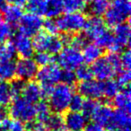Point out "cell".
<instances>
[{"instance_id": "1", "label": "cell", "mask_w": 131, "mask_h": 131, "mask_svg": "<svg viewBox=\"0 0 131 131\" xmlns=\"http://www.w3.org/2000/svg\"><path fill=\"white\" fill-rule=\"evenodd\" d=\"M119 70H121L120 56L116 52H110L106 56L101 57L91 67L93 77L101 82L112 79Z\"/></svg>"}, {"instance_id": "2", "label": "cell", "mask_w": 131, "mask_h": 131, "mask_svg": "<svg viewBox=\"0 0 131 131\" xmlns=\"http://www.w3.org/2000/svg\"><path fill=\"white\" fill-rule=\"evenodd\" d=\"M75 90L73 85L58 83L51 88L48 95V104L51 111L56 113H64L69 110V104Z\"/></svg>"}, {"instance_id": "3", "label": "cell", "mask_w": 131, "mask_h": 131, "mask_svg": "<svg viewBox=\"0 0 131 131\" xmlns=\"http://www.w3.org/2000/svg\"><path fill=\"white\" fill-rule=\"evenodd\" d=\"M131 12L130 0H113L104 14V23L107 26L114 27L128 22Z\"/></svg>"}, {"instance_id": "4", "label": "cell", "mask_w": 131, "mask_h": 131, "mask_svg": "<svg viewBox=\"0 0 131 131\" xmlns=\"http://www.w3.org/2000/svg\"><path fill=\"white\" fill-rule=\"evenodd\" d=\"M62 68L56 63L40 67L37 72L36 78L41 86L43 98H47L51 88L60 83Z\"/></svg>"}, {"instance_id": "5", "label": "cell", "mask_w": 131, "mask_h": 131, "mask_svg": "<svg viewBox=\"0 0 131 131\" xmlns=\"http://www.w3.org/2000/svg\"><path fill=\"white\" fill-rule=\"evenodd\" d=\"M56 19L58 32L63 34H75L84 30L86 23V16L82 12L62 14Z\"/></svg>"}, {"instance_id": "6", "label": "cell", "mask_w": 131, "mask_h": 131, "mask_svg": "<svg viewBox=\"0 0 131 131\" xmlns=\"http://www.w3.org/2000/svg\"><path fill=\"white\" fill-rule=\"evenodd\" d=\"M33 37V48L37 52H47L55 56L65 47L62 37L58 36L57 34H49L46 31H40Z\"/></svg>"}, {"instance_id": "7", "label": "cell", "mask_w": 131, "mask_h": 131, "mask_svg": "<svg viewBox=\"0 0 131 131\" xmlns=\"http://www.w3.org/2000/svg\"><path fill=\"white\" fill-rule=\"evenodd\" d=\"M8 112L13 119L20 120L24 123L31 122L36 118L35 103L25 100L22 96L14 98L9 105Z\"/></svg>"}, {"instance_id": "8", "label": "cell", "mask_w": 131, "mask_h": 131, "mask_svg": "<svg viewBox=\"0 0 131 131\" xmlns=\"http://www.w3.org/2000/svg\"><path fill=\"white\" fill-rule=\"evenodd\" d=\"M58 65L62 69L73 70L82 66L84 62L82 51L72 46H65L58 54Z\"/></svg>"}, {"instance_id": "9", "label": "cell", "mask_w": 131, "mask_h": 131, "mask_svg": "<svg viewBox=\"0 0 131 131\" xmlns=\"http://www.w3.org/2000/svg\"><path fill=\"white\" fill-rule=\"evenodd\" d=\"M43 22L44 20L41 16L31 13L24 14L19 24H17L18 31L22 34L31 38L41 31V29L43 28Z\"/></svg>"}, {"instance_id": "10", "label": "cell", "mask_w": 131, "mask_h": 131, "mask_svg": "<svg viewBox=\"0 0 131 131\" xmlns=\"http://www.w3.org/2000/svg\"><path fill=\"white\" fill-rule=\"evenodd\" d=\"M130 25L128 22L118 24L113 27V45L111 52L119 53L128 47L130 41Z\"/></svg>"}, {"instance_id": "11", "label": "cell", "mask_w": 131, "mask_h": 131, "mask_svg": "<svg viewBox=\"0 0 131 131\" xmlns=\"http://www.w3.org/2000/svg\"><path fill=\"white\" fill-rule=\"evenodd\" d=\"M39 66L31 58H20L15 62V77L24 82L31 81L36 77Z\"/></svg>"}, {"instance_id": "12", "label": "cell", "mask_w": 131, "mask_h": 131, "mask_svg": "<svg viewBox=\"0 0 131 131\" xmlns=\"http://www.w3.org/2000/svg\"><path fill=\"white\" fill-rule=\"evenodd\" d=\"M131 118L129 112L121 110L113 111L105 128L107 131H130Z\"/></svg>"}, {"instance_id": "13", "label": "cell", "mask_w": 131, "mask_h": 131, "mask_svg": "<svg viewBox=\"0 0 131 131\" xmlns=\"http://www.w3.org/2000/svg\"><path fill=\"white\" fill-rule=\"evenodd\" d=\"M12 43L15 49L16 55L20 56L21 58H31L34 55L35 50L31 37L17 32L13 36Z\"/></svg>"}, {"instance_id": "14", "label": "cell", "mask_w": 131, "mask_h": 131, "mask_svg": "<svg viewBox=\"0 0 131 131\" xmlns=\"http://www.w3.org/2000/svg\"><path fill=\"white\" fill-rule=\"evenodd\" d=\"M78 92L79 94L82 95L84 98L99 101L103 98L102 82L93 78L80 82L78 84Z\"/></svg>"}, {"instance_id": "15", "label": "cell", "mask_w": 131, "mask_h": 131, "mask_svg": "<svg viewBox=\"0 0 131 131\" xmlns=\"http://www.w3.org/2000/svg\"><path fill=\"white\" fill-rule=\"evenodd\" d=\"M107 29V25L101 17L92 16L86 20L83 33L89 40L95 41Z\"/></svg>"}, {"instance_id": "16", "label": "cell", "mask_w": 131, "mask_h": 131, "mask_svg": "<svg viewBox=\"0 0 131 131\" xmlns=\"http://www.w3.org/2000/svg\"><path fill=\"white\" fill-rule=\"evenodd\" d=\"M64 127L68 131H83L88 118L81 111H68L63 118Z\"/></svg>"}, {"instance_id": "17", "label": "cell", "mask_w": 131, "mask_h": 131, "mask_svg": "<svg viewBox=\"0 0 131 131\" xmlns=\"http://www.w3.org/2000/svg\"><path fill=\"white\" fill-rule=\"evenodd\" d=\"M21 96L32 103H36L41 101V99L43 98L41 86L40 85L39 83L34 82L32 80L25 82Z\"/></svg>"}, {"instance_id": "18", "label": "cell", "mask_w": 131, "mask_h": 131, "mask_svg": "<svg viewBox=\"0 0 131 131\" xmlns=\"http://www.w3.org/2000/svg\"><path fill=\"white\" fill-rule=\"evenodd\" d=\"M112 112L113 109L110 104L102 103V102H100L96 110L94 111V112L93 113L90 118L93 120V123H96L105 127L108 122H109L110 118H111V115H112Z\"/></svg>"}, {"instance_id": "19", "label": "cell", "mask_w": 131, "mask_h": 131, "mask_svg": "<svg viewBox=\"0 0 131 131\" xmlns=\"http://www.w3.org/2000/svg\"><path fill=\"white\" fill-rule=\"evenodd\" d=\"M0 11L2 13L1 15H2L3 18L12 27L16 26L19 24L23 15H24L22 8L16 6H13V5H5L0 9Z\"/></svg>"}, {"instance_id": "20", "label": "cell", "mask_w": 131, "mask_h": 131, "mask_svg": "<svg viewBox=\"0 0 131 131\" xmlns=\"http://www.w3.org/2000/svg\"><path fill=\"white\" fill-rule=\"evenodd\" d=\"M113 104L117 110H121L130 113L131 106V94L129 86L121 88L120 91L112 98Z\"/></svg>"}, {"instance_id": "21", "label": "cell", "mask_w": 131, "mask_h": 131, "mask_svg": "<svg viewBox=\"0 0 131 131\" xmlns=\"http://www.w3.org/2000/svg\"><path fill=\"white\" fill-rule=\"evenodd\" d=\"M82 55L84 58V62L86 64H93L97 59L102 57L103 54V49L99 47L94 42L89 43L88 42L85 46L82 49Z\"/></svg>"}, {"instance_id": "22", "label": "cell", "mask_w": 131, "mask_h": 131, "mask_svg": "<svg viewBox=\"0 0 131 131\" xmlns=\"http://www.w3.org/2000/svg\"><path fill=\"white\" fill-rule=\"evenodd\" d=\"M15 77V62L0 60V82H10Z\"/></svg>"}, {"instance_id": "23", "label": "cell", "mask_w": 131, "mask_h": 131, "mask_svg": "<svg viewBox=\"0 0 131 131\" xmlns=\"http://www.w3.org/2000/svg\"><path fill=\"white\" fill-rule=\"evenodd\" d=\"M110 6L109 0H90L88 5H86L88 13L92 16L101 17L104 15Z\"/></svg>"}, {"instance_id": "24", "label": "cell", "mask_w": 131, "mask_h": 131, "mask_svg": "<svg viewBox=\"0 0 131 131\" xmlns=\"http://www.w3.org/2000/svg\"><path fill=\"white\" fill-rule=\"evenodd\" d=\"M49 0H29L26 4L28 13L34 14L39 16H45L48 9Z\"/></svg>"}, {"instance_id": "25", "label": "cell", "mask_w": 131, "mask_h": 131, "mask_svg": "<svg viewBox=\"0 0 131 131\" xmlns=\"http://www.w3.org/2000/svg\"><path fill=\"white\" fill-rule=\"evenodd\" d=\"M121 89V86L114 79H109L102 82V95L105 99H112Z\"/></svg>"}, {"instance_id": "26", "label": "cell", "mask_w": 131, "mask_h": 131, "mask_svg": "<svg viewBox=\"0 0 131 131\" xmlns=\"http://www.w3.org/2000/svg\"><path fill=\"white\" fill-rule=\"evenodd\" d=\"M14 100V95L9 82H0V107L9 106Z\"/></svg>"}, {"instance_id": "27", "label": "cell", "mask_w": 131, "mask_h": 131, "mask_svg": "<svg viewBox=\"0 0 131 131\" xmlns=\"http://www.w3.org/2000/svg\"><path fill=\"white\" fill-rule=\"evenodd\" d=\"M64 13L63 0H49L45 16L47 18H57Z\"/></svg>"}, {"instance_id": "28", "label": "cell", "mask_w": 131, "mask_h": 131, "mask_svg": "<svg viewBox=\"0 0 131 131\" xmlns=\"http://www.w3.org/2000/svg\"><path fill=\"white\" fill-rule=\"evenodd\" d=\"M16 52L12 42H4L0 44V60L3 61H11L15 60Z\"/></svg>"}, {"instance_id": "29", "label": "cell", "mask_w": 131, "mask_h": 131, "mask_svg": "<svg viewBox=\"0 0 131 131\" xmlns=\"http://www.w3.org/2000/svg\"><path fill=\"white\" fill-rule=\"evenodd\" d=\"M43 124L47 127V128L49 130L51 131L62 128L64 127L63 117L59 113H56L52 111L49 116V118L46 119V121Z\"/></svg>"}, {"instance_id": "30", "label": "cell", "mask_w": 131, "mask_h": 131, "mask_svg": "<svg viewBox=\"0 0 131 131\" xmlns=\"http://www.w3.org/2000/svg\"><path fill=\"white\" fill-rule=\"evenodd\" d=\"M64 12L73 13V12H82L86 8L85 0H63Z\"/></svg>"}, {"instance_id": "31", "label": "cell", "mask_w": 131, "mask_h": 131, "mask_svg": "<svg viewBox=\"0 0 131 131\" xmlns=\"http://www.w3.org/2000/svg\"><path fill=\"white\" fill-rule=\"evenodd\" d=\"M35 107H36V118H37L38 121L44 123L46 119L49 118L50 113L52 112L49 104L43 101H40L35 103Z\"/></svg>"}, {"instance_id": "32", "label": "cell", "mask_w": 131, "mask_h": 131, "mask_svg": "<svg viewBox=\"0 0 131 131\" xmlns=\"http://www.w3.org/2000/svg\"><path fill=\"white\" fill-rule=\"evenodd\" d=\"M13 36V27L8 23L6 22L0 14V44L8 41Z\"/></svg>"}, {"instance_id": "33", "label": "cell", "mask_w": 131, "mask_h": 131, "mask_svg": "<svg viewBox=\"0 0 131 131\" xmlns=\"http://www.w3.org/2000/svg\"><path fill=\"white\" fill-rule=\"evenodd\" d=\"M34 61L40 67H44V66L55 63V58L53 55L49 53L39 51L34 55Z\"/></svg>"}, {"instance_id": "34", "label": "cell", "mask_w": 131, "mask_h": 131, "mask_svg": "<svg viewBox=\"0 0 131 131\" xmlns=\"http://www.w3.org/2000/svg\"><path fill=\"white\" fill-rule=\"evenodd\" d=\"M100 102L97 100H92V99H85L84 102V105L81 110V112L87 118H90L96 110Z\"/></svg>"}, {"instance_id": "35", "label": "cell", "mask_w": 131, "mask_h": 131, "mask_svg": "<svg viewBox=\"0 0 131 131\" xmlns=\"http://www.w3.org/2000/svg\"><path fill=\"white\" fill-rule=\"evenodd\" d=\"M75 77H77V80L80 81V82L89 80V79L93 78V74H92L91 71V68H89L88 66L84 65V64L75 70Z\"/></svg>"}, {"instance_id": "36", "label": "cell", "mask_w": 131, "mask_h": 131, "mask_svg": "<svg viewBox=\"0 0 131 131\" xmlns=\"http://www.w3.org/2000/svg\"><path fill=\"white\" fill-rule=\"evenodd\" d=\"M116 77H117L116 81L121 86V88L129 86V83H130V78H131L130 70L128 69L119 70L118 72V74L116 75Z\"/></svg>"}, {"instance_id": "37", "label": "cell", "mask_w": 131, "mask_h": 131, "mask_svg": "<svg viewBox=\"0 0 131 131\" xmlns=\"http://www.w3.org/2000/svg\"><path fill=\"white\" fill-rule=\"evenodd\" d=\"M84 98L79 93H75L70 101L69 110L72 111H81L84 105Z\"/></svg>"}, {"instance_id": "38", "label": "cell", "mask_w": 131, "mask_h": 131, "mask_svg": "<svg viewBox=\"0 0 131 131\" xmlns=\"http://www.w3.org/2000/svg\"><path fill=\"white\" fill-rule=\"evenodd\" d=\"M75 81H77V77H75V71L62 69L60 83H64L66 84H69V85H73Z\"/></svg>"}, {"instance_id": "39", "label": "cell", "mask_w": 131, "mask_h": 131, "mask_svg": "<svg viewBox=\"0 0 131 131\" xmlns=\"http://www.w3.org/2000/svg\"><path fill=\"white\" fill-rule=\"evenodd\" d=\"M120 56V63H121V69L130 70L131 66V52L128 49H124Z\"/></svg>"}, {"instance_id": "40", "label": "cell", "mask_w": 131, "mask_h": 131, "mask_svg": "<svg viewBox=\"0 0 131 131\" xmlns=\"http://www.w3.org/2000/svg\"><path fill=\"white\" fill-rule=\"evenodd\" d=\"M24 83L25 82H24V81H22V80H19V79H15V80L13 79L12 82L9 83L12 93H13V95H14V98L21 96V93H22Z\"/></svg>"}, {"instance_id": "41", "label": "cell", "mask_w": 131, "mask_h": 131, "mask_svg": "<svg viewBox=\"0 0 131 131\" xmlns=\"http://www.w3.org/2000/svg\"><path fill=\"white\" fill-rule=\"evenodd\" d=\"M43 28L46 32L49 34H57L58 32V26L56 24V19L53 18H48L43 22Z\"/></svg>"}, {"instance_id": "42", "label": "cell", "mask_w": 131, "mask_h": 131, "mask_svg": "<svg viewBox=\"0 0 131 131\" xmlns=\"http://www.w3.org/2000/svg\"><path fill=\"white\" fill-rule=\"evenodd\" d=\"M25 131H49L43 123L40 121H32L28 122V125L25 127Z\"/></svg>"}, {"instance_id": "43", "label": "cell", "mask_w": 131, "mask_h": 131, "mask_svg": "<svg viewBox=\"0 0 131 131\" xmlns=\"http://www.w3.org/2000/svg\"><path fill=\"white\" fill-rule=\"evenodd\" d=\"M25 124L17 119H10L8 131H25Z\"/></svg>"}, {"instance_id": "44", "label": "cell", "mask_w": 131, "mask_h": 131, "mask_svg": "<svg viewBox=\"0 0 131 131\" xmlns=\"http://www.w3.org/2000/svg\"><path fill=\"white\" fill-rule=\"evenodd\" d=\"M84 131H107V129L102 126H100L96 123L87 124L84 127Z\"/></svg>"}, {"instance_id": "45", "label": "cell", "mask_w": 131, "mask_h": 131, "mask_svg": "<svg viewBox=\"0 0 131 131\" xmlns=\"http://www.w3.org/2000/svg\"><path fill=\"white\" fill-rule=\"evenodd\" d=\"M6 3L9 5H13V6H16L19 7H23V6H26L27 2L29 0H5Z\"/></svg>"}, {"instance_id": "46", "label": "cell", "mask_w": 131, "mask_h": 131, "mask_svg": "<svg viewBox=\"0 0 131 131\" xmlns=\"http://www.w3.org/2000/svg\"><path fill=\"white\" fill-rule=\"evenodd\" d=\"M10 119L6 117L2 121H0V131H8V126H9Z\"/></svg>"}, {"instance_id": "47", "label": "cell", "mask_w": 131, "mask_h": 131, "mask_svg": "<svg viewBox=\"0 0 131 131\" xmlns=\"http://www.w3.org/2000/svg\"><path fill=\"white\" fill-rule=\"evenodd\" d=\"M6 111L5 108L0 107V121H2L5 118H6Z\"/></svg>"}, {"instance_id": "48", "label": "cell", "mask_w": 131, "mask_h": 131, "mask_svg": "<svg viewBox=\"0 0 131 131\" xmlns=\"http://www.w3.org/2000/svg\"><path fill=\"white\" fill-rule=\"evenodd\" d=\"M5 5H6L5 4V0H0V9H1Z\"/></svg>"}, {"instance_id": "49", "label": "cell", "mask_w": 131, "mask_h": 131, "mask_svg": "<svg viewBox=\"0 0 131 131\" xmlns=\"http://www.w3.org/2000/svg\"><path fill=\"white\" fill-rule=\"evenodd\" d=\"M53 131H67L66 130L65 128H63V127H62V128H59V129H57V130H53Z\"/></svg>"}]
</instances>
